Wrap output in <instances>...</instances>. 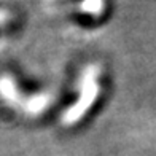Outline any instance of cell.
I'll return each instance as SVG.
<instances>
[{"label": "cell", "instance_id": "1", "mask_svg": "<svg viewBox=\"0 0 156 156\" xmlns=\"http://www.w3.org/2000/svg\"><path fill=\"white\" fill-rule=\"evenodd\" d=\"M113 91V75L101 59H86L70 73L59 93L53 123L64 132H75L101 115Z\"/></svg>", "mask_w": 156, "mask_h": 156}, {"label": "cell", "instance_id": "2", "mask_svg": "<svg viewBox=\"0 0 156 156\" xmlns=\"http://www.w3.org/2000/svg\"><path fill=\"white\" fill-rule=\"evenodd\" d=\"M59 93L16 66L0 67V112L13 121L38 124L54 119Z\"/></svg>", "mask_w": 156, "mask_h": 156}, {"label": "cell", "instance_id": "3", "mask_svg": "<svg viewBox=\"0 0 156 156\" xmlns=\"http://www.w3.org/2000/svg\"><path fill=\"white\" fill-rule=\"evenodd\" d=\"M49 18L76 32H96L115 13V0H37Z\"/></svg>", "mask_w": 156, "mask_h": 156}, {"label": "cell", "instance_id": "4", "mask_svg": "<svg viewBox=\"0 0 156 156\" xmlns=\"http://www.w3.org/2000/svg\"><path fill=\"white\" fill-rule=\"evenodd\" d=\"M24 27V13L13 0H0V51L8 46Z\"/></svg>", "mask_w": 156, "mask_h": 156}]
</instances>
